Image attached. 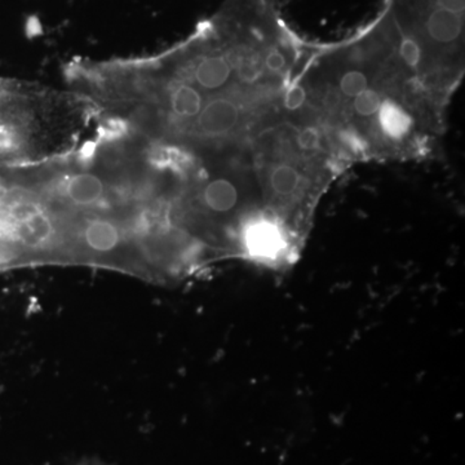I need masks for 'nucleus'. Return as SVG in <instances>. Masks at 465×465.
Masks as SVG:
<instances>
[{"label": "nucleus", "mask_w": 465, "mask_h": 465, "mask_svg": "<svg viewBox=\"0 0 465 465\" xmlns=\"http://www.w3.org/2000/svg\"><path fill=\"white\" fill-rule=\"evenodd\" d=\"M313 48L273 0H225L166 51L75 61L65 74L108 124L192 154H231L289 118L291 90Z\"/></svg>", "instance_id": "f257e3e1"}, {"label": "nucleus", "mask_w": 465, "mask_h": 465, "mask_svg": "<svg viewBox=\"0 0 465 465\" xmlns=\"http://www.w3.org/2000/svg\"><path fill=\"white\" fill-rule=\"evenodd\" d=\"M296 87L299 109L342 170L423 161L445 134L449 106L402 56L381 12L344 41L314 45Z\"/></svg>", "instance_id": "f03ea898"}, {"label": "nucleus", "mask_w": 465, "mask_h": 465, "mask_svg": "<svg viewBox=\"0 0 465 465\" xmlns=\"http://www.w3.org/2000/svg\"><path fill=\"white\" fill-rule=\"evenodd\" d=\"M400 52L449 106L464 75L465 0H385Z\"/></svg>", "instance_id": "7ed1b4c3"}]
</instances>
